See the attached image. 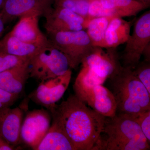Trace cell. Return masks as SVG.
Returning <instances> with one entry per match:
<instances>
[{"mask_svg": "<svg viewBox=\"0 0 150 150\" xmlns=\"http://www.w3.org/2000/svg\"><path fill=\"white\" fill-rule=\"evenodd\" d=\"M48 111L52 120L64 132L75 150H94L106 117L72 94Z\"/></svg>", "mask_w": 150, "mask_h": 150, "instance_id": "1", "label": "cell"}, {"mask_svg": "<svg viewBox=\"0 0 150 150\" xmlns=\"http://www.w3.org/2000/svg\"><path fill=\"white\" fill-rule=\"evenodd\" d=\"M150 143L131 115L116 113L105 118L94 150H148Z\"/></svg>", "mask_w": 150, "mask_h": 150, "instance_id": "2", "label": "cell"}, {"mask_svg": "<svg viewBox=\"0 0 150 150\" xmlns=\"http://www.w3.org/2000/svg\"><path fill=\"white\" fill-rule=\"evenodd\" d=\"M109 79L117 104V113L134 116L150 109V93L133 70L122 67Z\"/></svg>", "mask_w": 150, "mask_h": 150, "instance_id": "3", "label": "cell"}, {"mask_svg": "<svg viewBox=\"0 0 150 150\" xmlns=\"http://www.w3.org/2000/svg\"><path fill=\"white\" fill-rule=\"evenodd\" d=\"M28 67L29 77L40 82L62 76L71 69L66 56L51 43L30 59Z\"/></svg>", "mask_w": 150, "mask_h": 150, "instance_id": "4", "label": "cell"}, {"mask_svg": "<svg viewBox=\"0 0 150 150\" xmlns=\"http://www.w3.org/2000/svg\"><path fill=\"white\" fill-rule=\"evenodd\" d=\"M47 34L50 43L67 57L71 69H76L93 47L84 30Z\"/></svg>", "mask_w": 150, "mask_h": 150, "instance_id": "5", "label": "cell"}, {"mask_svg": "<svg viewBox=\"0 0 150 150\" xmlns=\"http://www.w3.org/2000/svg\"><path fill=\"white\" fill-rule=\"evenodd\" d=\"M132 35L126 42L121 59L124 68L134 70L139 63L145 47L150 43V11L143 14L134 23Z\"/></svg>", "mask_w": 150, "mask_h": 150, "instance_id": "6", "label": "cell"}, {"mask_svg": "<svg viewBox=\"0 0 150 150\" xmlns=\"http://www.w3.org/2000/svg\"><path fill=\"white\" fill-rule=\"evenodd\" d=\"M51 121V113L47 109L42 108L28 111L22 123L21 143L35 149L48 132Z\"/></svg>", "mask_w": 150, "mask_h": 150, "instance_id": "7", "label": "cell"}, {"mask_svg": "<svg viewBox=\"0 0 150 150\" xmlns=\"http://www.w3.org/2000/svg\"><path fill=\"white\" fill-rule=\"evenodd\" d=\"M70 69L62 76L40 82L28 97L35 104L49 110L56 105L66 91L71 78Z\"/></svg>", "mask_w": 150, "mask_h": 150, "instance_id": "8", "label": "cell"}, {"mask_svg": "<svg viewBox=\"0 0 150 150\" xmlns=\"http://www.w3.org/2000/svg\"><path fill=\"white\" fill-rule=\"evenodd\" d=\"M116 48L94 46L81 64L88 67L105 79L112 77L122 67Z\"/></svg>", "mask_w": 150, "mask_h": 150, "instance_id": "9", "label": "cell"}, {"mask_svg": "<svg viewBox=\"0 0 150 150\" xmlns=\"http://www.w3.org/2000/svg\"><path fill=\"white\" fill-rule=\"evenodd\" d=\"M52 3L46 0H5L0 15L6 23L16 17H44L52 8Z\"/></svg>", "mask_w": 150, "mask_h": 150, "instance_id": "10", "label": "cell"}, {"mask_svg": "<svg viewBox=\"0 0 150 150\" xmlns=\"http://www.w3.org/2000/svg\"><path fill=\"white\" fill-rule=\"evenodd\" d=\"M44 17L46 18L44 27L47 33L83 30V18L68 9L54 7Z\"/></svg>", "mask_w": 150, "mask_h": 150, "instance_id": "11", "label": "cell"}, {"mask_svg": "<svg viewBox=\"0 0 150 150\" xmlns=\"http://www.w3.org/2000/svg\"><path fill=\"white\" fill-rule=\"evenodd\" d=\"M23 112L19 107L0 109V136L16 147L21 144L20 133Z\"/></svg>", "mask_w": 150, "mask_h": 150, "instance_id": "12", "label": "cell"}, {"mask_svg": "<svg viewBox=\"0 0 150 150\" xmlns=\"http://www.w3.org/2000/svg\"><path fill=\"white\" fill-rule=\"evenodd\" d=\"M37 16L21 17L10 33L23 42L40 47L50 44L48 38L41 32Z\"/></svg>", "mask_w": 150, "mask_h": 150, "instance_id": "13", "label": "cell"}, {"mask_svg": "<svg viewBox=\"0 0 150 150\" xmlns=\"http://www.w3.org/2000/svg\"><path fill=\"white\" fill-rule=\"evenodd\" d=\"M29 61L0 73V89L13 94L20 95L29 78Z\"/></svg>", "mask_w": 150, "mask_h": 150, "instance_id": "14", "label": "cell"}, {"mask_svg": "<svg viewBox=\"0 0 150 150\" xmlns=\"http://www.w3.org/2000/svg\"><path fill=\"white\" fill-rule=\"evenodd\" d=\"M105 81L106 80L98 76L88 67L82 66L73 85L74 95L89 106L95 86L103 85Z\"/></svg>", "mask_w": 150, "mask_h": 150, "instance_id": "15", "label": "cell"}, {"mask_svg": "<svg viewBox=\"0 0 150 150\" xmlns=\"http://www.w3.org/2000/svg\"><path fill=\"white\" fill-rule=\"evenodd\" d=\"M89 107L106 117H112L117 113V104L111 91L102 84L95 86Z\"/></svg>", "mask_w": 150, "mask_h": 150, "instance_id": "16", "label": "cell"}, {"mask_svg": "<svg viewBox=\"0 0 150 150\" xmlns=\"http://www.w3.org/2000/svg\"><path fill=\"white\" fill-rule=\"evenodd\" d=\"M135 20L126 21L121 17L112 18L105 34L106 48H117L126 43L130 35L131 29Z\"/></svg>", "mask_w": 150, "mask_h": 150, "instance_id": "17", "label": "cell"}, {"mask_svg": "<svg viewBox=\"0 0 150 150\" xmlns=\"http://www.w3.org/2000/svg\"><path fill=\"white\" fill-rule=\"evenodd\" d=\"M34 150H75L73 144L54 120L45 136Z\"/></svg>", "mask_w": 150, "mask_h": 150, "instance_id": "18", "label": "cell"}, {"mask_svg": "<svg viewBox=\"0 0 150 150\" xmlns=\"http://www.w3.org/2000/svg\"><path fill=\"white\" fill-rule=\"evenodd\" d=\"M43 47L23 42L9 32L0 40V52L30 59Z\"/></svg>", "mask_w": 150, "mask_h": 150, "instance_id": "19", "label": "cell"}, {"mask_svg": "<svg viewBox=\"0 0 150 150\" xmlns=\"http://www.w3.org/2000/svg\"><path fill=\"white\" fill-rule=\"evenodd\" d=\"M103 8L111 15L117 17L136 16L149 7L137 0H99Z\"/></svg>", "mask_w": 150, "mask_h": 150, "instance_id": "20", "label": "cell"}, {"mask_svg": "<svg viewBox=\"0 0 150 150\" xmlns=\"http://www.w3.org/2000/svg\"><path fill=\"white\" fill-rule=\"evenodd\" d=\"M117 17L103 16L92 19L87 26V33L93 46L106 48L105 34L112 19Z\"/></svg>", "mask_w": 150, "mask_h": 150, "instance_id": "21", "label": "cell"}, {"mask_svg": "<svg viewBox=\"0 0 150 150\" xmlns=\"http://www.w3.org/2000/svg\"><path fill=\"white\" fill-rule=\"evenodd\" d=\"M54 7L68 9L85 19L87 17L89 2L88 0H52Z\"/></svg>", "mask_w": 150, "mask_h": 150, "instance_id": "22", "label": "cell"}, {"mask_svg": "<svg viewBox=\"0 0 150 150\" xmlns=\"http://www.w3.org/2000/svg\"><path fill=\"white\" fill-rule=\"evenodd\" d=\"M29 60V58L0 52V73L22 64Z\"/></svg>", "mask_w": 150, "mask_h": 150, "instance_id": "23", "label": "cell"}, {"mask_svg": "<svg viewBox=\"0 0 150 150\" xmlns=\"http://www.w3.org/2000/svg\"><path fill=\"white\" fill-rule=\"evenodd\" d=\"M133 72L150 93V62H140Z\"/></svg>", "mask_w": 150, "mask_h": 150, "instance_id": "24", "label": "cell"}, {"mask_svg": "<svg viewBox=\"0 0 150 150\" xmlns=\"http://www.w3.org/2000/svg\"><path fill=\"white\" fill-rule=\"evenodd\" d=\"M132 116L139 125L148 142H150V109Z\"/></svg>", "mask_w": 150, "mask_h": 150, "instance_id": "25", "label": "cell"}, {"mask_svg": "<svg viewBox=\"0 0 150 150\" xmlns=\"http://www.w3.org/2000/svg\"><path fill=\"white\" fill-rule=\"evenodd\" d=\"M19 95L13 94L0 89V109L10 107L18 99Z\"/></svg>", "mask_w": 150, "mask_h": 150, "instance_id": "26", "label": "cell"}, {"mask_svg": "<svg viewBox=\"0 0 150 150\" xmlns=\"http://www.w3.org/2000/svg\"><path fill=\"white\" fill-rule=\"evenodd\" d=\"M16 148L10 144L0 136V150H13L16 149Z\"/></svg>", "mask_w": 150, "mask_h": 150, "instance_id": "27", "label": "cell"}, {"mask_svg": "<svg viewBox=\"0 0 150 150\" xmlns=\"http://www.w3.org/2000/svg\"><path fill=\"white\" fill-rule=\"evenodd\" d=\"M142 56H144L145 61L150 62V43L145 47L143 51Z\"/></svg>", "mask_w": 150, "mask_h": 150, "instance_id": "28", "label": "cell"}, {"mask_svg": "<svg viewBox=\"0 0 150 150\" xmlns=\"http://www.w3.org/2000/svg\"><path fill=\"white\" fill-rule=\"evenodd\" d=\"M6 23L5 22L0 15V38L2 36L4 31Z\"/></svg>", "mask_w": 150, "mask_h": 150, "instance_id": "29", "label": "cell"}, {"mask_svg": "<svg viewBox=\"0 0 150 150\" xmlns=\"http://www.w3.org/2000/svg\"><path fill=\"white\" fill-rule=\"evenodd\" d=\"M138 1L144 4L145 5L148 6L149 7L150 5V0H137Z\"/></svg>", "mask_w": 150, "mask_h": 150, "instance_id": "30", "label": "cell"}, {"mask_svg": "<svg viewBox=\"0 0 150 150\" xmlns=\"http://www.w3.org/2000/svg\"><path fill=\"white\" fill-rule=\"evenodd\" d=\"M5 0H0V10L1 9Z\"/></svg>", "mask_w": 150, "mask_h": 150, "instance_id": "31", "label": "cell"}]
</instances>
